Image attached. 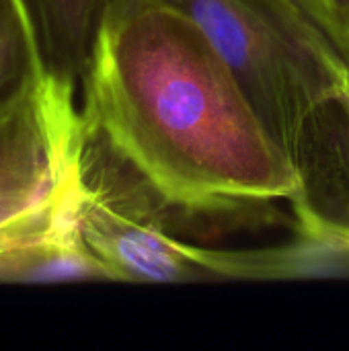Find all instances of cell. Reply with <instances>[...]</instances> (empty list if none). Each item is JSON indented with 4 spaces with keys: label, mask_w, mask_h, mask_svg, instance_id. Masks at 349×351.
Here are the masks:
<instances>
[{
    "label": "cell",
    "mask_w": 349,
    "mask_h": 351,
    "mask_svg": "<svg viewBox=\"0 0 349 351\" xmlns=\"http://www.w3.org/2000/svg\"><path fill=\"white\" fill-rule=\"evenodd\" d=\"M82 78L86 128L163 204L200 214L290 199L304 234L325 239L300 160L179 8L105 0Z\"/></svg>",
    "instance_id": "6da1fadb"
},
{
    "label": "cell",
    "mask_w": 349,
    "mask_h": 351,
    "mask_svg": "<svg viewBox=\"0 0 349 351\" xmlns=\"http://www.w3.org/2000/svg\"><path fill=\"white\" fill-rule=\"evenodd\" d=\"M74 82L49 70L0 115V282H58L84 247L86 121Z\"/></svg>",
    "instance_id": "7a4b0ae2"
},
{
    "label": "cell",
    "mask_w": 349,
    "mask_h": 351,
    "mask_svg": "<svg viewBox=\"0 0 349 351\" xmlns=\"http://www.w3.org/2000/svg\"><path fill=\"white\" fill-rule=\"evenodd\" d=\"M80 232L105 280L179 282L200 271L220 278H274L276 274L274 251H210L169 237L146 204V195L93 156L88 138Z\"/></svg>",
    "instance_id": "3957f363"
},
{
    "label": "cell",
    "mask_w": 349,
    "mask_h": 351,
    "mask_svg": "<svg viewBox=\"0 0 349 351\" xmlns=\"http://www.w3.org/2000/svg\"><path fill=\"white\" fill-rule=\"evenodd\" d=\"M105 0H27L49 70L84 76L95 27Z\"/></svg>",
    "instance_id": "277c9868"
},
{
    "label": "cell",
    "mask_w": 349,
    "mask_h": 351,
    "mask_svg": "<svg viewBox=\"0 0 349 351\" xmlns=\"http://www.w3.org/2000/svg\"><path fill=\"white\" fill-rule=\"evenodd\" d=\"M49 72L27 0H0V115Z\"/></svg>",
    "instance_id": "5b68a950"
},
{
    "label": "cell",
    "mask_w": 349,
    "mask_h": 351,
    "mask_svg": "<svg viewBox=\"0 0 349 351\" xmlns=\"http://www.w3.org/2000/svg\"><path fill=\"white\" fill-rule=\"evenodd\" d=\"M349 64V0H292Z\"/></svg>",
    "instance_id": "8992f818"
},
{
    "label": "cell",
    "mask_w": 349,
    "mask_h": 351,
    "mask_svg": "<svg viewBox=\"0 0 349 351\" xmlns=\"http://www.w3.org/2000/svg\"><path fill=\"white\" fill-rule=\"evenodd\" d=\"M339 107H341V111H344V115H346V121H348V128H349V82H348V86H346V90H344L341 101H339ZM341 245H344V251L349 253V226H344V239H341Z\"/></svg>",
    "instance_id": "52a82bcc"
}]
</instances>
